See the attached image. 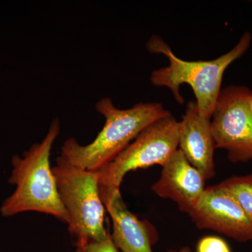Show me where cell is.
I'll return each instance as SVG.
<instances>
[{"mask_svg": "<svg viewBox=\"0 0 252 252\" xmlns=\"http://www.w3.org/2000/svg\"><path fill=\"white\" fill-rule=\"evenodd\" d=\"M252 39L251 34L246 32L233 49L218 59L209 61H186L177 57L161 37L152 36L147 42V50L152 54L165 55L170 64L167 67L154 70L151 75V83L158 87L168 88L181 104L185 100L180 94V86L189 84L196 97L199 112L211 120L221 91L220 86L225 69L245 54Z\"/></svg>", "mask_w": 252, "mask_h": 252, "instance_id": "obj_3", "label": "cell"}, {"mask_svg": "<svg viewBox=\"0 0 252 252\" xmlns=\"http://www.w3.org/2000/svg\"><path fill=\"white\" fill-rule=\"evenodd\" d=\"M105 123L96 138L81 145L71 137L64 142L61 155L76 166L97 171L114 160L151 124L170 114L157 102L137 103L131 108H117L112 99L103 97L95 104Z\"/></svg>", "mask_w": 252, "mask_h": 252, "instance_id": "obj_2", "label": "cell"}, {"mask_svg": "<svg viewBox=\"0 0 252 252\" xmlns=\"http://www.w3.org/2000/svg\"><path fill=\"white\" fill-rule=\"evenodd\" d=\"M250 107H251V111L252 114V98L251 99V101H250Z\"/></svg>", "mask_w": 252, "mask_h": 252, "instance_id": "obj_15", "label": "cell"}, {"mask_svg": "<svg viewBox=\"0 0 252 252\" xmlns=\"http://www.w3.org/2000/svg\"><path fill=\"white\" fill-rule=\"evenodd\" d=\"M105 210L112 220L113 242L122 252H153L157 233L147 220L129 211L120 190H99Z\"/></svg>", "mask_w": 252, "mask_h": 252, "instance_id": "obj_9", "label": "cell"}, {"mask_svg": "<svg viewBox=\"0 0 252 252\" xmlns=\"http://www.w3.org/2000/svg\"><path fill=\"white\" fill-rule=\"evenodd\" d=\"M195 252H232L229 245L220 237L205 236L198 242Z\"/></svg>", "mask_w": 252, "mask_h": 252, "instance_id": "obj_12", "label": "cell"}, {"mask_svg": "<svg viewBox=\"0 0 252 252\" xmlns=\"http://www.w3.org/2000/svg\"><path fill=\"white\" fill-rule=\"evenodd\" d=\"M210 124L211 120L200 114L198 104L193 101L187 103L185 114L179 122V149L206 180L216 173L214 160L216 147Z\"/></svg>", "mask_w": 252, "mask_h": 252, "instance_id": "obj_10", "label": "cell"}, {"mask_svg": "<svg viewBox=\"0 0 252 252\" xmlns=\"http://www.w3.org/2000/svg\"><path fill=\"white\" fill-rule=\"evenodd\" d=\"M179 149V122L171 114L151 124L135 141L102 168L99 190H120L126 174L155 165L162 166Z\"/></svg>", "mask_w": 252, "mask_h": 252, "instance_id": "obj_5", "label": "cell"}, {"mask_svg": "<svg viewBox=\"0 0 252 252\" xmlns=\"http://www.w3.org/2000/svg\"><path fill=\"white\" fill-rule=\"evenodd\" d=\"M60 129L59 121L55 119L44 140L32 144L22 157H12L9 183L16 189L0 207L3 217H13L26 212H40L67 224L69 217L60 198L50 164L51 149Z\"/></svg>", "mask_w": 252, "mask_h": 252, "instance_id": "obj_1", "label": "cell"}, {"mask_svg": "<svg viewBox=\"0 0 252 252\" xmlns=\"http://www.w3.org/2000/svg\"><path fill=\"white\" fill-rule=\"evenodd\" d=\"M75 252H122L113 242L111 233L100 241H92L76 246Z\"/></svg>", "mask_w": 252, "mask_h": 252, "instance_id": "obj_13", "label": "cell"}, {"mask_svg": "<svg viewBox=\"0 0 252 252\" xmlns=\"http://www.w3.org/2000/svg\"><path fill=\"white\" fill-rule=\"evenodd\" d=\"M52 170L75 246L107 238L109 232L104 226L105 207L99 193L98 172L76 166L63 155Z\"/></svg>", "mask_w": 252, "mask_h": 252, "instance_id": "obj_4", "label": "cell"}, {"mask_svg": "<svg viewBox=\"0 0 252 252\" xmlns=\"http://www.w3.org/2000/svg\"><path fill=\"white\" fill-rule=\"evenodd\" d=\"M252 98L248 87L228 86L220 91L212 113L210 126L215 147L226 151L235 163L252 160Z\"/></svg>", "mask_w": 252, "mask_h": 252, "instance_id": "obj_6", "label": "cell"}, {"mask_svg": "<svg viewBox=\"0 0 252 252\" xmlns=\"http://www.w3.org/2000/svg\"><path fill=\"white\" fill-rule=\"evenodd\" d=\"M219 185L234 198L252 222V174L230 177Z\"/></svg>", "mask_w": 252, "mask_h": 252, "instance_id": "obj_11", "label": "cell"}, {"mask_svg": "<svg viewBox=\"0 0 252 252\" xmlns=\"http://www.w3.org/2000/svg\"><path fill=\"white\" fill-rule=\"evenodd\" d=\"M162 167L152 190L160 198L175 202L180 211L189 214L205 190V177L179 149Z\"/></svg>", "mask_w": 252, "mask_h": 252, "instance_id": "obj_8", "label": "cell"}, {"mask_svg": "<svg viewBox=\"0 0 252 252\" xmlns=\"http://www.w3.org/2000/svg\"><path fill=\"white\" fill-rule=\"evenodd\" d=\"M167 252H193L188 248V247H184V248L180 249V250H169Z\"/></svg>", "mask_w": 252, "mask_h": 252, "instance_id": "obj_14", "label": "cell"}, {"mask_svg": "<svg viewBox=\"0 0 252 252\" xmlns=\"http://www.w3.org/2000/svg\"><path fill=\"white\" fill-rule=\"evenodd\" d=\"M189 215L198 229L214 230L240 243L252 241V222L219 185L205 188Z\"/></svg>", "mask_w": 252, "mask_h": 252, "instance_id": "obj_7", "label": "cell"}]
</instances>
